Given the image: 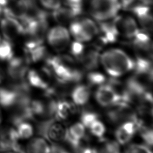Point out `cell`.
<instances>
[{"mask_svg": "<svg viewBox=\"0 0 153 153\" xmlns=\"http://www.w3.org/2000/svg\"><path fill=\"white\" fill-rule=\"evenodd\" d=\"M100 60L108 74L113 77L119 76L134 68V61L124 51L118 48L104 52Z\"/></svg>", "mask_w": 153, "mask_h": 153, "instance_id": "cell-1", "label": "cell"}, {"mask_svg": "<svg viewBox=\"0 0 153 153\" xmlns=\"http://www.w3.org/2000/svg\"><path fill=\"white\" fill-rule=\"evenodd\" d=\"M120 8L118 0H91L90 13L99 22L107 21L116 17Z\"/></svg>", "mask_w": 153, "mask_h": 153, "instance_id": "cell-2", "label": "cell"}, {"mask_svg": "<svg viewBox=\"0 0 153 153\" xmlns=\"http://www.w3.org/2000/svg\"><path fill=\"white\" fill-rule=\"evenodd\" d=\"M0 27L4 38L11 42L20 35H24L22 23L13 17L5 16L1 19Z\"/></svg>", "mask_w": 153, "mask_h": 153, "instance_id": "cell-3", "label": "cell"}, {"mask_svg": "<svg viewBox=\"0 0 153 153\" xmlns=\"http://www.w3.org/2000/svg\"><path fill=\"white\" fill-rule=\"evenodd\" d=\"M47 36L49 44L56 51L65 50L70 41L68 31L62 26L53 27L47 32Z\"/></svg>", "mask_w": 153, "mask_h": 153, "instance_id": "cell-4", "label": "cell"}, {"mask_svg": "<svg viewBox=\"0 0 153 153\" xmlns=\"http://www.w3.org/2000/svg\"><path fill=\"white\" fill-rule=\"evenodd\" d=\"M27 62L19 57H13L8 61L7 76L16 83L22 82L27 71Z\"/></svg>", "mask_w": 153, "mask_h": 153, "instance_id": "cell-5", "label": "cell"}, {"mask_svg": "<svg viewBox=\"0 0 153 153\" xmlns=\"http://www.w3.org/2000/svg\"><path fill=\"white\" fill-rule=\"evenodd\" d=\"M98 29L99 42L100 44L115 42L120 34L114 19L111 22H99Z\"/></svg>", "mask_w": 153, "mask_h": 153, "instance_id": "cell-6", "label": "cell"}, {"mask_svg": "<svg viewBox=\"0 0 153 153\" xmlns=\"http://www.w3.org/2000/svg\"><path fill=\"white\" fill-rule=\"evenodd\" d=\"M96 99L103 106H112L121 101L120 95L109 84L102 85L99 87L96 93Z\"/></svg>", "mask_w": 153, "mask_h": 153, "instance_id": "cell-7", "label": "cell"}, {"mask_svg": "<svg viewBox=\"0 0 153 153\" xmlns=\"http://www.w3.org/2000/svg\"><path fill=\"white\" fill-rule=\"evenodd\" d=\"M114 20L119 33L127 38H133L139 30L135 20L131 17H115Z\"/></svg>", "mask_w": 153, "mask_h": 153, "instance_id": "cell-8", "label": "cell"}, {"mask_svg": "<svg viewBox=\"0 0 153 153\" xmlns=\"http://www.w3.org/2000/svg\"><path fill=\"white\" fill-rule=\"evenodd\" d=\"M137 130V126L135 120L126 121L116 130L117 139L120 143L125 144L131 139Z\"/></svg>", "mask_w": 153, "mask_h": 153, "instance_id": "cell-9", "label": "cell"}, {"mask_svg": "<svg viewBox=\"0 0 153 153\" xmlns=\"http://www.w3.org/2000/svg\"><path fill=\"white\" fill-rule=\"evenodd\" d=\"M99 57V51L97 50V48H95L89 50L85 53H83L78 59L85 69L91 70L97 68L98 65Z\"/></svg>", "mask_w": 153, "mask_h": 153, "instance_id": "cell-10", "label": "cell"}, {"mask_svg": "<svg viewBox=\"0 0 153 153\" xmlns=\"http://www.w3.org/2000/svg\"><path fill=\"white\" fill-rule=\"evenodd\" d=\"M51 147L42 138L32 139L26 146V153H50Z\"/></svg>", "mask_w": 153, "mask_h": 153, "instance_id": "cell-11", "label": "cell"}, {"mask_svg": "<svg viewBox=\"0 0 153 153\" xmlns=\"http://www.w3.org/2000/svg\"><path fill=\"white\" fill-rule=\"evenodd\" d=\"M26 58L27 62H36L42 59L47 54V50L45 46L42 44L30 48H24Z\"/></svg>", "mask_w": 153, "mask_h": 153, "instance_id": "cell-12", "label": "cell"}, {"mask_svg": "<svg viewBox=\"0 0 153 153\" xmlns=\"http://www.w3.org/2000/svg\"><path fill=\"white\" fill-rule=\"evenodd\" d=\"M71 96L75 104L78 105H84L88 100L90 90L85 85H78L73 90Z\"/></svg>", "mask_w": 153, "mask_h": 153, "instance_id": "cell-13", "label": "cell"}, {"mask_svg": "<svg viewBox=\"0 0 153 153\" xmlns=\"http://www.w3.org/2000/svg\"><path fill=\"white\" fill-rule=\"evenodd\" d=\"M52 16L54 20L59 23H66L76 18L72 11L66 7L54 10Z\"/></svg>", "mask_w": 153, "mask_h": 153, "instance_id": "cell-14", "label": "cell"}, {"mask_svg": "<svg viewBox=\"0 0 153 153\" xmlns=\"http://www.w3.org/2000/svg\"><path fill=\"white\" fill-rule=\"evenodd\" d=\"M79 22L81 29L88 41L91 40L96 35H98V26L92 20L88 18H84L79 20Z\"/></svg>", "mask_w": 153, "mask_h": 153, "instance_id": "cell-15", "label": "cell"}, {"mask_svg": "<svg viewBox=\"0 0 153 153\" xmlns=\"http://www.w3.org/2000/svg\"><path fill=\"white\" fill-rule=\"evenodd\" d=\"M75 111L74 106L64 100L57 102L56 109V117L58 118L65 120Z\"/></svg>", "mask_w": 153, "mask_h": 153, "instance_id": "cell-16", "label": "cell"}, {"mask_svg": "<svg viewBox=\"0 0 153 153\" xmlns=\"http://www.w3.org/2000/svg\"><path fill=\"white\" fill-rule=\"evenodd\" d=\"M14 57V50L11 41L5 39L0 41V61L8 62Z\"/></svg>", "mask_w": 153, "mask_h": 153, "instance_id": "cell-17", "label": "cell"}, {"mask_svg": "<svg viewBox=\"0 0 153 153\" xmlns=\"http://www.w3.org/2000/svg\"><path fill=\"white\" fill-rule=\"evenodd\" d=\"M16 132L19 139H26L29 138L33 134V127L27 122L22 121L15 125Z\"/></svg>", "mask_w": 153, "mask_h": 153, "instance_id": "cell-18", "label": "cell"}, {"mask_svg": "<svg viewBox=\"0 0 153 153\" xmlns=\"http://www.w3.org/2000/svg\"><path fill=\"white\" fill-rule=\"evenodd\" d=\"M70 32L76 41L81 42L88 41L81 29L79 20H75L71 23L70 25Z\"/></svg>", "mask_w": 153, "mask_h": 153, "instance_id": "cell-19", "label": "cell"}, {"mask_svg": "<svg viewBox=\"0 0 153 153\" xmlns=\"http://www.w3.org/2000/svg\"><path fill=\"white\" fill-rule=\"evenodd\" d=\"M84 2L85 0H65V4L77 17L83 13Z\"/></svg>", "mask_w": 153, "mask_h": 153, "instance_id": "cell-20", "label": "cell"}, {"mask_svg": "<svg viewBox=\"0 0 153 153\" xmlns=\"http://www.w3.org/2000/svg\"><path fill=\"white\" fill-rule=\"evenodd\" d=\"M68 131L69 135L76 140L81 139L85 134L84 126L82 123H79L73 124Z\"/></svg>", "mask_w": 153, "mask_h": 153, "instance_id": "cell-21", "label": "cell"}, {"mask_svg": "<svg viewBox=\"0 0 153 153\" xmlns=\"http://www.w3.org/2000/svg\"><path fill=\"white\" fill-rule=\"evenodd\" d=\"M140 131V136L144 142L149 146H152L153 143V133L151 128L145 127L143 124L138 129Z\"/></svg>", "mask_w": 153, "mask_h": 153, "instance_id": "cell-22", "label": "cell"}, {"mask_svg": "<svg viewBox=\"0 0 153 153\" xmlns=\"http://www.w3.org/2000/svg\"><path fill=\"white\" fill-rule=\"evenodd\" d=\"M96 120H97V115L94 112L85 111L81 114V123L84 125V126L88 128H89L91 124Z\"/></svg>", "mask_w": 153, "mask_h": 153, "instance_id": "cell-23", "label": "cell"}, {"mask_svg": "<svg viewBox=\"0 0 153 153\" xmlns=\"http://www.w3.org/2000/svg\"><path fill=\"white\" fill-rule=\"evenodd\" d=\"M93 134L97 137H102L105 132L104 124L98 120H95L89 127Z\"/></svg>", "mask_w": 153, "mask_h": 153, "instance_id": "cell-24", "label": "cell"}, {"mask_svg": "<svg viewBox=\"0 0 153 153\" xmlns=\"http://www.w3.org/2000/svg\"><path fill=\"white\" fill-rule=\"evenodd\" d=\"M87 78L91 85H101L106 81L105 76L99 72H91Z\"/></svg>", "mask_w": 153, "mask_h": 153, "instance_id": "cell-25", "label": "cell"}, {"mask_svg": "<svg viewBox=\"0 0 153 153\" xmlns=\"http://www.w3.org/2000/svg\"><path fill=\"white\" fill-rule=\"evenodd\" d=\"M70 50L74 56L79 59L84 51V46L81 42L76 41L71 44Z\"/></svg>", "mask_w": 153, "mask_h": 153, "instance_id": "cell-26", "label": "cell"}, {"mask_svg": "<svg viewBox=\"0 0 153 153\" xmlns=\"http://www.w3.org/2000/svg\"><path fill=\"white\" fill-rule=\"evenodd\" d=\"M42 5L46 8L56 10L60 7V0H40Z\"/></svg>", "mask_w": 153, "mask_h": 153, "instance_id": "cell-27", "label": "cell"}, {"mask_svg": "<svg viewBox=\"0 0 153 153\" xmlns=\"http://www.w3.org/2000/svg\"><path fill=\"white\" fill-rule=\"evenodd\" d=\"M120 6L121 7L126 11H130L132 8L137 4V0H121Z\"/></svg>", "mask_w": 153, "mask_h": 153, "instance_id": "cell-28", "label": "cell"}, {"mask_svg": "<svg viewBox=\"0 0 153 153\" xmlns=\"http://www.w3.org/2000/svg\"><path fill=\"white\" fill-rule=\"evenodd\" d=\"M50 153H69L66 149L58 145H53L51 147Z\"/></svg>", "mask_w": 153, "mask_h": 153, "instance_id": "cell-29", "label": "cell"}, {"mask_svg": "<svg viewBox=\"0 0 153 153\" xmlns=\"http://www.w3.org/2000/svg\"><path fill=\"white\" fill-rule=\"evenodd\" d=\"M137 1L138 3L142 5H147V6L151 5L152 3V0H137Z\"/></svg>", "mask_w": 153, "mask_h": 153, "instance_id": "cell-30", "label": "cell"}, {"mask_svg": "<svg viewBox=\"0 0 153 153\" xmlns=\"http://www.w3.org/2000/svg\"><path fill=\"white\" fill-rule=\"evenodd\" d=\"M15 0H0V5L3 7H7Z\"/></svg>", "mask_w": 153, "mask_h": 153, "instance_id": "cell-31", "label": "cell"}, {"mask_svg": "<svg viewBox=\"0 0 153 153\" xmlns=\"http://www.w3.org/2000/svg\"><path fill=\"white\" fill-rule=\"evenodd\" d=\"M5 78V73L0 68V85L2 83Z\"/></svg>", "mask_w": 153, "mask_h": 153, "instance_id": "cell-32", "label": "cell"}, {"mask_svg": "<svg viewBox=\"0 0 153 153\" xmlns=\"http://www.w3.org/2000/svg\"><path fill=\"white\" fill-rule=\"evenodd\" d=\"M2 118H3V117H2V113L1 109L0 108V124H1V123L2 121Z\"/></svg>", "mask_w": 153, "mask_h": 153, "instance_id": "cell-33", "label": "cell"}, {"mask_svg": "<svg viewBox=\"0 0 153 153\" xmlns=\"http://www.w3.org/2000/svg\"><path fill=\"white\" fill-rule=\"evenodd\" d=\"M12 152H11V151H2L1 152H0V153H11Z\"/></svg>", "mask_w": 153, "mask_h": 153, "instance_id": "cell-34", "label": "cell"}, {"mask_svg": "<svg viewBox=\"0 0 153 153\" xmlns=\"http://www.w3.org/2000/svg\"><path fill=\"white\" fill-rule=\"evenodd\" d=\"M11 153H19V152H14V151H13V152H12Z\"/></svg>", "mask_w": 153, "mask_h": 153, "instance_id": "cell-35", "label": "cell"}]
</instances>
